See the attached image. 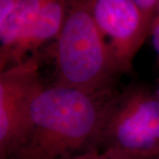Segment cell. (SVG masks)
<instances>
[{
  "instance_id": "5",
  "label": "cell",
  "mask_w": 159,
  "mask_h": 159,
  "mask_svg": "<svg viewBox=\"0 0 159 159\" xmlns=\"http://www.w3.org/2000/svg\"><path fill=\"white\" fill-rule=\"evenodd\" d=\"M90 6L97 29L119 72H129L149 36L142 11L134 0H90Z\"/></svg>"
},
{
  "instance_id": "7",
  "label": "cell",
  "mask_w": 159,
  "mask_h": 159,
  "mask_svg": "<svg viewBox=\"0 0 159 159\" xmlns=\"http://www.w3.org/2000/svg\"><path fill=\"white\" fill-rule=\"evenodd\" d=\"M43 0H16L11 12L0 23V59L4 58L27 33Z\"/></svg>"
},
{
  "instance_id": "4",
  "label": "cell",
  "mask_w": 159,
  "mask_h": 159,
  "mask_svg": "<svg viewBox=\"0 0 159 159\" xmlns=\"http://www.w3.org/2000/svg\"><path fill=\"white\" fill-rule=\"evenodd\" d=\"M47 58L48 47L0 73V159H11L28 133L32 104L47 86L40 71Z\"/></svg>"
},
{
  "instance_id": "11",
  "label": "cell",
  "mask_w": 159,
  "mask_h": 159,
  "mask_svg": "<svg viewBox=\"0 0 159 159\" xmlns=\"http://www.w3.org/2000/svg\"><path fill=\"white\" fill-rule=\"evenodd\" d=\"M16 0H0V23H2L11 12Z\"/></svg>"
},
{
  "instance_id": "9",
  "label": "cell",
  "mask_w": 159,
  "mask_h": 159,
  "mask_svg": "<svg viewBox=\"0 0 159 159\" xmlns=\"http://www.w3.org/2000/svg\"><path fill=\"white\" fill-rule=\"evenodd\" d=\"M134 1L136 3L139 9L142 11L145 24L150 32L151 24L158 0H134Z\"/></svg>"
},
{
  "instance_id": "13",
  "label": "cell",
  "mask_w": 159,
  "mask_h": 159,
  "mask_svg": "<svg viewBox=\"0 0 159 159\" xmlns=\"http://www.w3.org/2000/svg\"><path fill=\"white\" fill-rule=\"evenodd\" d=\"M156 159H159V157H157V158Z\"/></svg>"
},
{
  "instance_id": "12",
  "label": "cell",
  "mask_w": 159,
  "mask_h": 159,
  "mask_svg": "<svg viewBox=\"0 0 159 159\" xmlns=\"http://www.w3.org/2000/svg\"><path fill=\"white\" fill-rule=\"evenodd\" d=\"M156 93H157V97H158V98H159V89H157V92H156Z\"/></svg>"
},
{
  "instance_id": "6",
  "label": "cell",
  "mask_w": 159,
  "mask_h": 159,
  "mask_svg": "<svg viewBox=\"0 0 159 159\" xmlns=\"http://www.w3.org/2000/svg\"><path fill=\"white\" fill-rule=\"evenodd\" d=\"M66 0H43L39 12L20 41L0 59V71L20 64L57 40L62 29Z\"/></svg>"
},
{
  "instance_id": "2",
  "label": "cell",
  "mask_w": 159,
  "mask_h": 159,
  "mask_svg": "<svg viewBox=\"0 0 159 159\" xmlns=\"http://www.w3.org/2000/svg\"><path fill=\"white\" fill-rule=\"evenodd\" d=\"M48 49L55 66L51 85L89 94L114 91L121 73L97 29L90 0H66L62 29Z\"/></svg>"
},
{
  "instance_id": "1",
  "label": "cell",
  "mask_w": 159,
  "mask_h": 159,
  "mask_svg": "<svg viewBox=\"0 0 159 159\" xmlns=\"http://www.w3.org/2000/svg\"><path fill=\"white\" fill-rule=\"evenodd\" d=\"M114 92L46 86L34 99L28 133L11 159H72L97 151L103 107Z\"/></svg>"
},
{
  "instance_id": "8",
  "label": "cell",
  "mask_w": 159,
  "mask_h": 159,
  "mask_svg": "<svg viewBox=\"0 0 159 159\" xmlns=\"http://www.w3.org/2000/svg\"><path fill=\"white\" fill-rule=\"evenodd\" d=\"M72 159H145L134 155L122 152L115 149H107L103 151H90L80 155Z\"/></svg>"
},
{
  "instance_id": "3",
  "label": "cell",
  "mask_w": 159,
  "mask_h": 159,
  "mask_svg": "<svg viewBox=\"0 0 159 159\" xmlns=\"http://www.w3.org/2000/svg\"><path fill=\"white\" fill-rule=\"evenodd\" d=\"M115 149L145 159L159 157V98L142 85L115 91L106 101L96 150Z\"/></svg>"
},
{
  "instance_id": "10",
  "label": "cell",
  "mask_w": 159,
  "mask_h": 159,
  "mask_svg": "<svg viewBox=\"0 0 159 159\" xmlns=\"http://www.w3.org/2000/svg\"><path fill=\"white\" fill-rule=\"evenodd\" d=\"M149 36L151 37L154 49L159 57V0L156 7V11H155L150 32H149Z\"/></svg>"
}]
</instances>
